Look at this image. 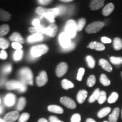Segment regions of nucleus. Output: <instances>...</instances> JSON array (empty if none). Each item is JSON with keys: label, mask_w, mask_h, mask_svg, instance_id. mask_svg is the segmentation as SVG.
<instances>
[{"label": "nucleus", "mask_w": 122, "mask_h": 122, "mask_svg": "<svg viewBox=\"0 0 122 122\" xmlns=\"http://www.w3.org/2000/svg\"><path fill=\"white\" fill-rule=\"evenodd\" d=\"M27 84L23 81H16V80H10L7 82L5 84L6 88L7 90L17 89L20 93H23L27 91Z\"/></svg>", "instance_id": "1"}, {"label": "nucleus", "mask_w": 122, "mask_h": 122, "mask_svg": "<svg viewBox=\"0 0 122 122\" xmlns=\"http://www.w3.org/2000/svg\"><path fill=\"white\" fill-rule=\"evenodd\" d=\"M19 75L22 80L27 84L33 85V75L32 70L28 67H23L20 70Z\"/></svg>", "instance_id": "2"}, {"label": "nucleus", "mask_w": 122, "mask_h": 122, "mask_svg": "<svg viewBox=\"0 0 122 122\" xmlns=\"http://www.w3.org/2000/svg\"><path fill=\"white\" fill-rule=\"evenodd\" d=\"M49 51V47L45 44H40L33 46L30 49V55L34 58L40 57L42 55L45 54Z\"/></svg>", "instance_id": "3"}, {"label": "nucleus", "mask_w": 122, "mask_h": 122, "mask_svg": "<svg viewBox=\"0 0 122 122\" xmlns=\"http://www.w3.org/2000/svg\"><path fill=\"white\" fill-rule=\"evenodd\" d=\"M77 31V24H76L75 21L73 19L68 20L66 23L65 32L71 39H72V38H74L76 36Z\"/></svg>", "instance_id": "4"}, {"label": "nucleus", "mask_w": 122, "mask_h": 122, "mask_svg": "<svg viewBox=\"0 0 122 122\" xmlns=\"http://www.w3.org/2000/svg\"><path fill=\"white\" fill-rule=\"evenodd\" d=\"M105 26V23L103 22L97 21L89 24L85 28L86 32L88 34H92L98 32Z\"/></svg>", "instance_id": "5"}, {"label": "nucleus", "mask_w": 122, "mask_h": 122, "mask_svg": "<svg viewBox=\"0 0 122 122\" xmlns=\"http://www.w3.org/2000/svg\"><path fill=\"white\" fill-rule=\"evenodd\" d=\"M59 41L62 48L65 49L70 47L72 45L71 39L65 32L61 33L59 36Z\"/></svg>", "instance_id": "6"}, {"label": "nucleus", "mask_w": 122, "mask_h": 122, "mask_svg": "<svg viewBox=\"0 0 122 122\" xmlns=\"http://www.w3.org/2000/svg\"><path fill=\"white\" fill-rule=\"evenodd\" d=\"M60 102L64 106L70 109H75L76 107L75 102L72 98L68 97H62L60 99Z\"/></svg>", "instance_id": "7"}, {"label": "nucleus", "mask_w": 122, "mask_h": 122, "mask_svg": "<svg viewBox=\"0 0 122 122\" xmlns=\"http://www.w3.org/2000/svg\"><path fill=\"white\" fill-rule=\"evenodd\" d=\"M36 84L38 86H43L46 85L48 81V77L47 73L45 71H42L40 73L39 75L36 77Z\"/></svg>", "instance_id": "8"}, {"label": "nucleus", "mask_w": 122, "mask_h": 122, "mask_svg": "<svg viewBox=\"0 0 122 122\" xmlns=\"http://www.w3.org/2000/svg\"><path fill=\"white\" fill-rule=\"evenodd\" d=\"M68 65L66 62H61L57 66L56 70V74L58 77H61L65 75L66 73L67 72Z\"/></svg>", "instance_id": "9"}, {"label": "nucleus", "mask_w": 122, "mask_h": 122, "mask_svg": "<svg viewBox=\"0 0 122 122\" xmlns=\"http://www.w3.org/2000/svg\"><path fill=\"white\" fill-rule=\"evenodd\" d=\"M19 117V112L16 111H13L6 114L4 120L5 122H14L18 119Z\"/></svg>", "instance_id": "10"}, {"label": "nucleus", "mask_w": 122, "mask_h": 122, "mask_svg": "<svg viewBox=\"0 0 122 122\" xmlns=\"http://www.w3.org/2000/svg\"><path fill=\"white\" fill-rule=\"evenodd\" d=\"M15 101H16V96L13 93H9L6 96L4 99V102L7 106L10 107L15 104Z\"/></svg>", "instance_id": "11"}, {"label": "nucleus", "mask_w": 122, "mask_h": 122, "mask_svg": "<svg viewBox=\"0 0 122 122\" xmlns=\"http://www.w3.org/2000/svg\"><path fill=\"white\" fill-rule=\"evenodd\" d=\"M104 2L105 1H103V0H93V1H92L91 4H90V8L93 11L98 10L102 7H103Z\"/></svg>", "instance_id": "12"}, {"label": "nucleus", "mask_w": 122, "mask_h": 122, "mask_svg": "<svg viewBox=\"0 0 122 122\" xmlns=\"http://www.w3.org/2000/svg\"><path fill=\"white\" fill-rule=\"evenodd\" d=\"M120 114V109L119 107H115L112 112L110 114L109 117V122H117L118 120Z\"/></svg>", "instance_id": "13"}, {"label": "nucleus", "mask_w": 122, "mask_h": 122, "mask_svg": "<svg viewBox=\"0 0 122 122\" xmlns=\"http://www.w3.org/2000/svg\"><path fill=\"white\" fill-rule=\"evenodd\" d=\"M9 39H10V40L13 41L14 42H18V43H19L20 44H24V42H25L23 37L22 36V35L20 34L19 33L16 32H14L10 36Z\"/></svg>", "instance_id": "14"}, {"label": "nucleus", "mask_w": 122, "mask_h": 122, "mask_svg": "<svg viewBox=\"0 0 122 122\" xmlns=\"http://www.w3.org/2000/svg\"><path fill=\"white\" fill-rule=\"evenodd\" d=\"M57 25L54 23H52L46 28V35H49L51 37H54L56 34H57Z\"/></svg>", "instance_id": "15"}, {"label": "nucleus", "mask_w": 122, "mask_h": 122, "mask_svg": "<svg viewBox=\"0 0 122 122\" xmlns=\"http://www.w3.org/2000/svg\"><path fill=\"white\" fill-rule=\"evenodd\" d=\"M88 48L91 49H95L97 51H103L105 49V46L103 44L96 41L91 42L88 46Z\"/></svg>", "instance_id": "16"}, {"label": "nucleus", "mask_w": 122, "mask_h": 122, "mask_svg": "<svg viewBox=\"0 0 122 122\" xmlns=\"http://www.w3.org/2000/svg\"><path fill=\"white\" fill-rule=\"evenodd\" d=\"M88 92L86 90H80L78 92V93H77V96H76V99H77L78 103H80V104L83 103L85 101V100H86Z\"/></svg>", "instance_id": "17"}, {"label": "nucleus", "mask_w": 122, "mask_h": 122, "mask_svg": "<svg viewBox=\"0 0 122 122\" xmlns=\"http://www.w3.org/2000/svg\"><path fill=\"white\" fill-rule=\"evenodd\" d=\"M99 65L101 66V67L107 72H111L112 71V67L111 65L105 59H100L99 61Z\"/></svg>", "instance_id": "18"}, {"label": "nucleus", "mask_w": 122, "mask_h": 122, "mask_svg": "<svg viewBox=\"0 0 122 122\" xmlns=\"http://www.w3.org/2000/svg\"><path fill=\"white\" fill-rule=\"evenodd\" d=\"M114 8H115V6L112 3H109L107 5H106L105 6L103 7L102 10V14L103 16H109L110 15L112 11H114Z\"/></svg>", "instance_id": "19"}, {"label": "nucleus", "mask_w": 122, "mask_h": 122, "mask_svg": "<svg viewBox=\"0 0 122 122\" xmlns=\"http://www.w3.org/2000/svg\"><path fill=\"white\" fill-rule=\"evenodd\" d=\"M48 110L53 113L62 114L64 112V110L62 107L58 105H51L48 107Z\"/></svg>", "instance_id": "20"}, {"label": "nucleus", "mask_w": 122, "mask_h": 122, "mask_svg": "<svg viewBox=\"0 0 122 122\" xmlns=\"http://www.w3.org/2000/svg\"><path fill=\"white\" fill-rule=\"evenodd\" d=\"M28 30L30 33H33V34H35V33H40V34L45 33V34H46V28H45L41 25L38 27H30L28 28Z\"/></svg>", "instance_id": "21"}, {"label": "nucleus", "mask_w": 122, "mask_h": 122, "mask_svg": "<svg viewBox=\"0 0 122 122\" xmlns=\"http://www.w3.org/2000/svg\"><path fill=\"white\" fill-rule=\"evenodd\" d=\"M11 18V15L8 11L0 8V20L7 22Z\"/></svg>", "instance_id": "22"}, {"label": "nucleus", "mask_w": 122, "mask_h": 122, "mask_svg": "<svg viewBox=\"0 0 122 122\" xmlns=\"http://www.w3.org/2000/svg\"><path fill=\"white\" fill-rule=\"evenodd\" d=\"M42 40H43V36L40 33H35L28 37V41L29 42L40 41Z\"/></svg>", "instance_id": "23"}, {"label": "nucleus", "mask_w": 122, "mask_h": 122, "mask_svg": "<svg viewBox=\"0 0 122 122\" xmlns=\"http://www.w3.org/2000/svg\"><path fill=\"white\" fill-rule=\"evenodd\" d=\"M111 111V109L110 107H106L100 110L97 113V116L99 118H103L109 114Z\"/></svg>", "instance_id": "24"}, {"label": "nucleus", "mask_w": 122, "mask_h": 122, "mask_svg": "<svg viewBox=\"0 0 122 122\" xmlns=\"http://www.w3.org/2000/svg\"><path fill=\"white\" fill-rule=\"evenodd\" d=\"M53 10H54V9H46L42 7H37L36 9V12L38 14L44 16L46 14L52 12Z\"/></svg>", "instance_id": "25"}, {"label": "nucleus", "mask_w": 122, "mask_h": 122, "mask_svg": "<svg viewBox=\"0 0 122 122\" xmlns=\"http://www.w3.org/2000/svg\"><path fill=\"white\" fill-rule=\"evenodd\" d=\"M61 85H62V88L65 90H68L69 89H71L74 87V84L71 81H69L67 79H63L61 82Z\"/></svg>", "instance_id": "26"}, {"label": "nucleus", "mask_w": 122, "mask_h": 122, "mask_svg": "<svg viewBox=\"0 0 122 122\" xmlns=\"http://www.w3.org/2000/svg\"><path fill=\"white\" fill-rule=\"evenodd\" d=\"M9 31H10V27L8 24H2L0 26V37H2L3 36L6 35Z\"/></svg>", "instance_id": "27"}, {"label": "nucleus", "mask_w": 122, "mask_h": 122, "mask_svg": "<svg viewBox=\"0 0 122 122\" xmlns=\"http://www.w3.org/2000/svg\"><path fill=\"white\" fill-rule=\"evenodd\" d=\"M113 46L115 50H120L122 49V40L120 38L115 37L113 40Z\"/></svg>", "instance_id": "28"}, {"label": "nucleus", "mask_w": 122, "mask_h": 122, "mask_svg": "<svg viewBox=\"0 0 122 122\" xmlns=\"http://www.w3.org/2000/svg\"><path fill=\"white\" fill-rule=\"evenodd\" d=\"M100 89H99V88H97V89L94 91V92L93 93V94H92L91 97H89V100H88L89 102V103L94 102L96 100H98V98L99 96H100Z\"/></svg>", "instance_id": "29"}, {"label": "nucleus", "mask_w": 122, "mask_h": 122, "mask_svg": "<svg viewBox=\"0 0 122 122\" xmlns=\"http://www.w3.org/2000/svg\"><path fill=\"white\" fill-rule=\"evenodd\" d=\"M25 105H26V99L23 97H22L18 100L16 108L18 111H22L24 109Z\"/></svg>", "instance_id": "30"}, {"label": "nucleus", "mask_w": 122, "mask_h": 122, "mask_svg": "<svg viewBox=\"0 0 122 122\" xmlns=\"http://www.w3.org/2000/svg\"><path fill=\"white\" fill-rule=\"evenodd\" d=\"M100 80L101 83L102 84L105 86H109L111 84L110 80L108 79V77H107L105 74H102L101 75Z\"/></svg>", "instance_id": "31"}, {"label": "nucleus", "mask_w": 122, "mask_h": 122, "mask_svg": "<svg viewBox=\"0 0 122 122\" xmlns=\"http://www.w3.org/2000/svg\"><path fill=\"white\" fill-rule=\"evenodd\" d=\"M118 98H119V94L118 93L112 92L107 99L108 103H110V104L115 103L117 102V101L118 100Z\"/></svg>", "instance_id": "32"}, {"label": "nucleus", "mask_w": 122, "mask_h": 122, "mask_svg": "<svg viewBox=\"0 0 122 122\" xmlns=\"http://www.w3.org/2000/svg\"><path fill=\"white\" fill-rule=\"evenodd\" d=\"M110 61L113 65L117 66H120L122 64V57H111L110 58Z\"/></svg>", "instance_id": "33"}, {"label": "nucleus", "mask_w": 122, "mask_h": 122, "mask_svg": "<svg viewBox=\"0 0 122 122\" xmlns=\"http://www.w3.org/2000/svg\"><path fill=\"white\" fill-rule=\"evenodd\" d=\"M86 61L87 62L88 67L90 68H93L95 67L96 61L93 58V57L91 56H88L86 57Z\"/></svg>", "instance_id": "34"}, {"label": "nucleus", "mask_w": 122, "mask_h": 122, "mask_svg": "<svg viewBox=\"0 0 122 122\" xmlns=\"http://www.w3.org/2000/svg\"><path fill=\"white\" fill-rule=\"evenodd\" d=\"M86 19L85 18H80L79 19L78 22L77 24V28L78 31H81L83 30L85 24H86Z\"/></svg>", "instance_id": "35"}, {"label": "nucleus", "mask_w": 122, "mask_h": 122, "mask_svg": "<svg viewBox=\"0 0 122 122\" xmlns=\"http://www.w3.org/2000/svg\"><path fill=\"white\" fill-rule=\"evenodd\" d=\"M9 46V42L4 37H0V48L2 50L6 49Z\"/></svg>", "instance_id": "36"}, {"label": "nucleus", "mask_w": 122, "mask_h": 122, "mask_svg": "<svg viewBox=\"0 0 122 122\" xmlns=\"http://www.w3.org/2000/svg\"><path fill=\"white\" fill-rule=\"evenodd\" d=\"M96 82V76L93 75H92L89 76L88 77L87 82H86V84L87 86L89 87H92L95 85Z\"/></svg>", "instance_id": "37"}, {"label": "nucleus", "mask_w": 122, "mask_h": 122, "mask_svg": "<svg viewBox=\"0 0 122 122\" xmlns=\"http://www.w3.org/2000/svg\"><path fill=\"white\" fill-rule=\"evenodd\" d=\"M107 98L106 97V92L105 91H101L100 92V96H99L98 98V102L100 103V104H103V103L106 101Z\"/></svg>", "instance_id": "38"}, {"label": "nucleus", "mask_w": 122, "mask_h": 122, "mask_svg": "<svg viewBox=\"0 0 122 122\" xmlns=\"http://www.w3.org/2000/svg\"><path fill=\"white\" fill-rule=\"evenodd\" d=\"M30 118V114L27 113V112H24V113H23L19 117V119H18V122H27Z\"/></svg>", "instance_id": "39"}, {"label": "nucleus", "mask_w": 122, "mask_h": 122, "mask_svg": "<svg viewBox=\"0 0 122 122\" xmlns=\"http://www.w3.org/2000/svg\"><path fill=\"white\" fill-rule=\"evenodd\" d=\"M12 66L10 64H6L2 67V72L5 75H7L10 74L12 71Z\"/></svg>", "instance_id": "40"}, {"label": "nucleus", "mask_w": 122, "mask_h": 122, "mask_svg": "<svg viewBox=\"0 0 122 122\" xmlns=\"http://www.w3.org/2000/svg\"><path fill=\"white\" fill-rule=\"evenodd\" d=\"M23 50H16L14 54V58L15 61H19L22 59L23 56Z\"/></svg>", "instance_id": "41"}, {"label": "nucleus", "mask_w": 122, "mask_h": 122, "mask_svg": "<svg viewBox=\"0 0 122 122\" xmlns=\"http://www.w3.org/2000/svg\"><path fill=\"white\" fill-rule=\"evenodd\" d=\"M85 73V69L83 67L80 68L78 70V72H77V80L78 81H81L82 79H83V77L84 76V74Z\"/></svg>", "instance_id": "42"}, {"label": "nucleus", "mask_w": 122, "mask_h": 122, "mask_svg": "<svg viewBox=\"0 0 122 122\" xmlns=\"http://www.w3.org/2000/svg\"><path fill=\"white\" fill-rule=\"evenodd\" d=\"M81 118L79 114H75L72 116L71 118V122H80Z\"/></svg>", "instance_id": "43"}, {"label": "nucleus", "mask_w": 122, "mask_h": 122, "mask_svg": "<svg viewBox=\"0 0 122 122\" xmlns=\"http://www.w3.org/2000/svg\"><path fill=\"white\" fill-rule=\"evenodd\" d=\"M11 46L14 49H16V50H22V45H21L20 44L18 43V42H13V43L12 44Z\"/></svg>", "instance_id": "44"}, {"label": "nucleus", "mask_w": 122, "mask_h": 122, "mask_svg": "<svg viewBox=\"0 0 122 122\" xmlns=\"http://www.w3.org/2000/svg\"><path fill=\"white\" fill-rule=\"evenodd\" d=\"M7 58V54L6 51L4 50H2L0 53V59H6Z\"/></svg>", "instance_id": "45"}, {"label": "nucleus", "mask_w": 122, "mask_h": 122, "mask_svg": "<svg viewBox=\"0 0 122 122\" xmlns=\"http://www.w3.org/2000/svg\"><path fill=\"white\" fill-rule=\"evenodd\" d=\"M75 46H76L74 42H72V45L70 46V47H68L67 48H65V49L62 48V51H71V50H72L73 49H74L75 48Z\"/></svg>", "instance_id": "46"}, {"label": "nucleus", "mask_w": 122, "mask_h": 122, "mask_svg": "<svg viewBox=\"0 0 122 122\" xmlns=\"http://www.w3.org/2000/svg\"><path fill=\"white\" fill-rule=\"evenodd\" d=\"M101 41L104 44H110L111 43V40L109 37H102L101 38Z\"/></svg>", "instance_id": "47"}, {"label": "nucleus", "mask_w": 122, "mask_h": 122, "mask_svg": "<svg viewBox=\"0 0 122 122\" xmlns=\"http://www.w3.org/2000/svg\"><path fill=\"white\" fill-rule=\"evenodd\" d=\"M59 10V15H62L65 13L66 10V9L65 6H59L58 7Z\"/></svg>", "instance_id": "48"}, {"label": "nucleus", "mask_w": 122, "mask_h": 122, "mask_svg": "<svg viewBox=\"0 0 122 122\" xmlns=\"http://www.w3.org/2000/svg\"><path fill=\"white\" fill-rule=\"evenodd\" d=\"M61 120H59V119L54 116H50L49 117L50 122H61Z\"/></svg>", "instance_id": "49"}, {"label": "nucleus", "mask_w": 122, "mask_h": 122, "mask_svg": "<svg viewBox=\"0 0 122 122\" xmlns=\"http://www.w3.org/2000/svg\"><path fill=\"white\" fill-rule=\"evenodd\" d=\"M37 2H39L40 4L45 5H48L49 4H50V3L51 2V1H50V0H39V1H37Z\"/></svg>", "instance_id": "50"}, {"label": "nucleus", "mask_w": 122, "mask_h": 122, "mask_svg": "<svg viewBox=\"0 0 122 122\" xmlns=\"http://www.w3.org/2000/svg\"><path fill=\"white\" fill-rule=\"evenodd\" d=\"M32 24L33 25H34L35 27H40L41 25H40V22L39 20L37 19L33 20V21L32 22Z\"/></svg>", "instance_id": "51"}, {"label": "nucleus", "mask_w": 122, "mask_h": 122, "mask_svg": "<svg viewBox=\"0 0 122 122\" xmlns=\"http://www.w3.org/2000/svg\"><path fill=\"white\" fill-rule=\"evenodd\" d=\"M37 122H48V120L45 118H41L38 120Z\"/></svg>", "instance_id": "52"}, {"label": "nucleus", "mask_w": 122, "mask_h": 122, "mask_svg": "<svg viewBox=\"0 0 122 122\" xmlns=\"http://www.w3.org/2000/svg\"><path fill=\"white\" fill-rule=\"evenodd\" d=\"M86 122H97L95 120H94L92 118H88L86 120Z\"/></svg>", "instance_id": "53"}, {"label": "nucleus", "mask_w": 122, "mask_h": 122, "mask_svg": "<svg viewBox=\"0 0 122 122\" xmlns=\"http://www.w3.org/2000/svg\"><path fill=\"white\" fill-rule=\"evenodd\" d=\"M61 1L63 2H72V0H61Z\"/></svg>", "instance_id": "54"}, {"label": "nucleus", "mask_w": 122, "mask_h": 122, "mask_svg": "<svg viewBox=\"0 0 122 122\" xmlns=\"http://www.w3.org/2000/svg\"><path fill=\"white\" fill-rule=\"evenodd\" d=\"M4 112V109L2 106H0V114H2Z\"/></svg>", "instance_id": "55"}, {"label": "nucleus", "mask_w": 122, "mask_h": 122, "mask_svg": "<svg viewBox=\"0 0 122 122\" xmlns=\"http://www.w3.org/2000/svg\"><path fill=\"white\" fill-rule=\"evenodd\" d=\"M0 122H5V120H3L2 119L0 118Z\"/></svg>", "instance_id": "56"}, {"label": "nucleus", "mask_w": 122, "mask_h": 122, "mask_svg": "<svg viewBox=\"0 0 122 122\" xmlns=\"http://www.w3.org/2000/svg\"><path fill=\"white\" fill-rule=\"evenodd\" d=\"M120 76H121V77H122V72H121V74H120Z\"/></svg>", "instance_id": "57"}, {"label": "nucleus", "mask_w": 122, "mask_h": 122, "mask_svg": "<svg viewBox=\"0 0 122 122\" xmlns=\"http://www.w3.org/2000/svg\"><path fill=\"white\" fill-rule=\"evenodd\" d=\"M109 122V121H104V122Z\"/></svg>", "instance_id": "58"}, {"label": "nucleus", "mask_w": 122, "mask_h": 122, "mask_svg": "<svg viewBox=\"0 0 122 122\" xmlns=\"http://www.w3.org/2000/svg\"></svg>", "instance_id": "59"}, {"label": "nucleus", "mask_w": 122, "mask_h": 122, "mask_svg": "<svg viewBox=\"0 0 122 122\" xmlns=\"http://www.w3.org/2000/svg\"><path fill=\"white\" fill-rule=\"evenodd\" d=\"M0 104H1V99H0Z\"/></svg>", "instance_id": "60"}, {"label": "nucleus", "mask_w": 122, "mask_h": 122, "mask_svg": "<svg viewBox=\"0 0 122 122\" xmlns=\"http://www.w3.org/2000/svg\"><path fill=\"white\" fill-rule=\"evenodd\" d=\"M61 122H63V121H61Z\"/></svg>", "instance_id": "61"}]
</instances>
